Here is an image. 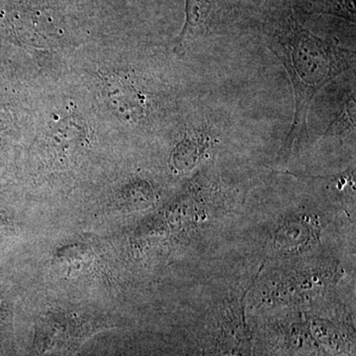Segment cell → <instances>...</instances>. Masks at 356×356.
I'll return each instance as SVG.
<instances>
[{"label":"cell","instance_id":"1","mask_svg":"<svg viewBox=\"0 0 356 356\" xmlns=\"http://www.w3.org/2000/svg\"><path fill=\"white\" fill-rule=\"evenodd\" d=\"M268 46L286 70L295 96L291 128L283 153L289 156L305 137L314 98L325 84L350 69L355 53L312 34L292 16L274 20L267 33Z\"/></svg>","mask_w":356,"mask_h":356},{"label":"cell","instance_id":"2","mask_svg":"<svg viewBox=\"0 0 356 356\" xmlns=\"http://www.w3.org/2000/svg\"><path fill=\"white\" fill-rule=\"evenodd\" d=\"M108 318L72 310H51L35 323L31 356H72L98 332L111 329Z\"/></svg>","mask_w":356,"mask_h":356},{"label":"cell","instance_id":"3","mask_svg":"<svg viewBox=\"0 0 356 356\" xmlns=\"http://www.w3.org/2000/svg\"><path fill=\"white\" fill-rule=\"evenodd\" d=\"M219 339L221 356H252V334L245 322L243 299L222 318Z\"/></svg>","mask_w":356,"mask_h":356},{"label":"cell","instance_id":"4","mask_svg":"<svg viewBox=\"0 0 356 356\" xmlns=\"http://www.w3.org/2000/svg\"><path fill=\"white\" fill-rule=\"evenodd\" d=\"M212 145V136L206 131H193L187 134L175 152L177 165L184 168H192L199 159H202Z\"/></svg>","mask_w":356,"mask_h":356},{"label":"cell","instance_id":"5","mask_svg":"<svg viewBox=\"0 0 356 356\" xmlns=\"http://www.w3.org/2000/svg\"><path fill=\"white\" fill-rule=\"evenodd\" d=\"M355 126V95L344 103L343 108L337 113L336 118L330 124L329 128L325 131V135H339L346 133V131L353 130Z\"/></svg>","mask_w":356,"mask_h":356},{"label":"cell","instance_id":"6","mask_svg":"<svg viewBox=\"0 0 356 356\" xmlns=\"http://www.w3.org/2000/svg\"><path fill=\"white\" fill-rule=\"evenodd\" d=\"M4 226H6V224H4L3 221H2L1 218H0V229L3 228Z\"/></svg>","mask_w":356,"mask_h":356},{"label":"cell","instance_id":"7","mask_svg":"<svg viewBox=\"0 0 356 356\" xmlns=\"http://www.w3.org/2000/svg\"><path fill=\"white\" fill-rule=\"evenodd\" d=\"M113 356H127V355H113ZM131 356H134V355H131Z\"/></svg>","mask_w":356,"mask_h":356}]
</instances>
